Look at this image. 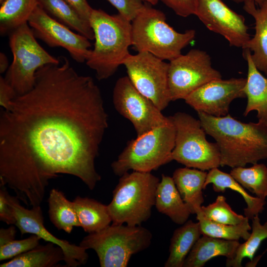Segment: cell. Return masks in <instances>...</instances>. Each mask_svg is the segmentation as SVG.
Segmentation results:
<instances>
[{"label": "cell", "mask_w": 267, "mask_h": 267, "mask_svg": "<svg viewBox=\"0 0 267 267\" xmlns=\"http://www.w3.org/2000/svg\"><path fill=\"white\" fill-rule=\"evenodd\" d=\"M194 15L209 30L223 37L230 46L243 49L251 38L244 17L222 0H197Z\"/></svg>", "instance_id": "obj_14"}, {"label": "cell", "mask_w": 267, "mask_h": 267, "mask_svg": "<svg viewBox=\"0 0 267 267\" xmlns=\"http://www.w3.org/2000/svg\"><path fill=\"white\" fill-rule=\"evenodd\" d=\"M41 238L32 234L21 240H13L0 246V261L12 259L32 250L40 244Z\"/></svg>", "instance_id": "obj_33"}, {"label": "cell", "mask_w": 267, "mask_h": 267, "mask_svg": "<svg viewBox=\"0 0 267 267\" xmlns=\"http://www.w3.org/2000/svg\"><path fill=\"white\" fill-rule=\"evenodd\" d=\"M155 206L159 213L166 215L174 222L179 225L186 222L191 214L173 178L163 174L156 189Z\"/></svg>", "instance_id": "obj_19"}, {"label": "cell", "mask_w": 267, "mask_h": 267, "mask_svg": "<svg viewBox=\"0 0 267 267\" xmlns=\"http://www.w3.org/2000/svg\"><path fill=\"white\" fill-rule=\"evenodd\" d=\"M85 21L89 23L93 10L87 0H65Z\"/></svg>", "instance_id": "obj_38"}, {"label": "cell", "mask_w": 267, "mask_h": 267, "mask_svg": "<svg viewBox=\"0 0 267 267\" xmlns=\"http://www.w3.org/2000/svg\"><path fill=\"white\" fill-rule=\"evenodd\" d=\"M196 219L199 223L202 235L230 240H246L250 235L251 226L247 218L237 224H226L211 221L203 215L201 207L196 213Z\"/></svg>", "instance_id": "obj_29"}, {"label": "cell", "mask_w": 267, "mask_h": 267, "mask_svg": "<svg viewBox=\"0 0 267 267\" xmlns=\"http://www.w3.org/2000/svg\"><path fill=\"white\" fill-rule=\"evenodd\" d=\"M181 17H186L195 14L197 0H158Z\"/></svg>", "instance_id": "obj_35"}, {"label": "cell", "mask_w": 267, "mask_h": 267, "mask_svg": "<svg viewBox=\"0 0 267 267\" xmlns=\"http://www.w3.org/2000/svg\"><path fill=\"white\" fill-rule=\"evenodd\" d=\"M252 220L250 236L244 243L239 244L232 258L226 259V267H241L242 260L246 258L252 262L262 242L267 238V222L262 224L259 215L254 216Z\"/></svg>", "instance_id": "obj_31"}, {"label": "cell", "mask_w": 267, "mask_h": 267, "mask_svg": "<svg viewBox=\"0 0 267 267\" xmlns=\"http://www.w3.org/2000/svg\"><path fill=\"white\" fill-rule=\"evenodd\" d=\"M118 11V13L132 22L144 5L142 0H106Z\"/></svg>", "instance_id": "obj_34"}, {"label": "cell", "mask_w": 267, "mask_h": 267, "mask_svg": "<svg viewBox=\"0 0 267 267\" xmlns=\"http://www.w3.org/2000/svg\"><path fill=\"white\" fill-rule=\"evenodd\" d=\"M235 2H244L247 1H254L256 3L260 4L264 1H267V0H231Z\"/></svg>", "instance_id": "obj_41"}, {"label": "cell", "mask_w": 267, "mask_h": 267, "mask_svg": "<svg viewBox=\"0 0 267 267\" xmlns=\"http://www.w3.org/2000/svg\"><path fill=\"white\" fill-rule=\"evenodd\" d=\"M145 0V1L152 5L156 4L159 1L158 0Z\"/></svg>", "instance_id": "obj_42"}, {"label": "cell", "mask_w": 267, "mask_h": 267, "mask_svg": "<svg viewBox=\"0 0 267 267\" xmlns=\"http://www.w3.org/2000/svg\"><path fill=\"white\" fill-rule=\"evenodd\" d=\"M207 173L186 167L178 168L173 173L176 186L191 214H196L204 202L202 190Z\"/></svg>", "instance_id": "obj_21"}, {"label": "cell", "mask_w": 267, "mask_h": 267, "mask_svg": "<svg viewBox=\"0 0 267 267\" xmlns=\"http://www.w3.org/2000/svg\"><path fill=\"white\" fill-rule=\"evenodd\" d=\"M113 103L116 110L131 122L139 136L155 128L170 122L169 117L134 86L128 76L119 78L113 90Z\"/></svg>", "instance_id": "obj_12"}, {"label": "cell", "mask_w": 267, "mask_h": 267, "mask_svg": "<svg viewBox=\"0 0 267 267\" xmlns=\"http://www.w3.org/2000/svg\"><path fill=\"white\" fill-rule=\"evenodd\" d=\"M94 45L86 62L99 80L113 76L130 54L132 24L119 13L110 15L93 9L90 19Z\"/></svg>", "instance_id": "obj_3"}, {"label": "cell", "mask_w": 267, "mask_h": 267, "mask_svg": "<svg viewBox=\"0 0 267 267\" xmlns=\"http://www.w3.org/2000/svg\"><path fill=\"white\" fill-rule=\"evenodd\" d=\"M246 81L244 78L213 80L192 92L184 100L197 112L215 117L225 116L233 100L246 97L243 90Z\"/></svg>", "instance_id": "obj_15"}, {"label": "cell", "mask_w": 267, "mask_h": 267, "mask_svg": "<svg viewBox=\"0 0 267 267\" xmlns=\"http://www.w3.org/2000/svg\"><path fill=\"white\" fill-rule=\"evenodd\" d=\"M231 176L245 189L255 194L257 197L266 200L267 197V166L256 163L246 168H233Z\"/></svg>", "instance_id": "obj_30"}, {"label": "cell", "mask_w": 267, "mask_h": 267, "mask_svg": "<svg viewBox=\"0 0 267 267\" xmlns=\"http://www.w3.org/2000/svg\"><path fill=\"white\" fill-rule=\"evenodd\" d=\"M9 44L13 60L4 78L17 95L33 89L39 68L60 63L58 58L50 55L39 44L28 23L9 34Z\"/></svg>", "instance_id": "obj_8"}, {"label": "cell", "mask_w": 267, "mask_h": 267, "mask_svg": "<svg viewBox=\"0 0 267 267\" xmlns=\"http://www.w3.org/2000/svg\"><path fill=\"white\" fill-rule=\"evenodd\" d=\"M152 234L140 225L112 224L89 233L79 245L96 253L101 267H126L133 255L148 248Z\"/></svg>", "instance_id": "obj_7"}, {"label": "cell", "mask_w": 267, "mask_h": 267, "mask_svg": "<svg viewBox=\"0 0 267 267\" xmlns=\"http://www.w3.org/2000/svg\"><path fill=\"white\" fill-rule=\"evenodd\" d=\"M8 200L14 211L15 225L22 235L26 233L34 234L46 242L59 246L64 254L66 267H77L87 263L89 256L86 249L56 237L45 228L40 206L33 207L31 209L26 208L21 206L16 196L10 194Z\"/></svg>", "instance_id": "obj_16"}, {"label": "cell", "mask_w": 267, "mask_h": 267, "mask_svg": "<svg viewBox=\"0 0 267 267\" xmlns=\"http://www.w3.org/2000/svg\"><path fill=\"white\" fill-rule=\"evenodd\" d=\"M16 233L15 227L13 225L6 228H1L0 229V246L14 240Z\"/></svg>", "instance_id": "obj_39"}, {"label": "cell", "mask_w": 267, "mask_h": 267, "mask_svg": "<svg viewBox=\"0 0 267 267\" xmlns=\"http://www.w3.org/2000/svg\"><path fill=\"white\" fill-rule=\"evenodd\" d=\"M168 85L172 101L184 99L205 84L222 79L221 73L212 66L208 53L191 49L169 63Z\"/></svg>", "instance_id": "obj_11"}, {"label": "cell", "mask_w": 267, "mask_h": 267, "mask_svg": "<svg viewBox=\"0 0 267 267\" xmlns=\"http://www.w3.org/2000/svg\"><path fill=\"white\" fill-rule=\"evenodd\" d=\"M100 90L68 59L39 68L28 92L0 115V184L26 206H40L49 181L68 174L93 190L95 161L108 128Z\"/></svg>", "instance_id": "obj_1"}, {"label": "cell", "mask_w": 267, "mask_h": 267, "mask_svg": "<svg viewBox=\"0 0 267 267\" xmlns=\"http://www.w3.org/2000/svg\"><path fill=\"white\" fill-rule=\"evenodd\" d=\"M175 136L176 130L171 120L166 125L137 136L128 142L112 163L114 174L121 177L130 170L151 172L170 163L173 161Z\"/></svg>", "instance_id": "obj_6"}, {"label": "cell", "mask_w": 267, "mask_h": 267, "mask_svg": "<svg viewBox=\"0 0 267 267\" xmlns=\"http://www.w3.org/2000/svg\"><path fill=\"white\" fill-rule=\"evenodd\" d=\"M17 96L16 92L1 76L0 77V105L2 109L8 108L11 101Z\"/></svg>", "instance_id": "obj_37"}, {"label": "cell", "mask_w": 267, "mask_h": 267, "mask_svg": "<svg viewBox=\"0 0 267 267\" xmlns=\"http://www.w3.org/2000/svg\"><path fill=\"white\" fill-rule=\"evenodd\" d=\"M4 0H0V3H1Z\"/></svg>", "instance_id": "obj_43"}, {"label": "cell", "mask_w": 267, "mask_h": 267, "mask_svg": "<svg viewBox=\"0 0 267 267\" xmlns=\"http://www.w3.org/2000/svg\"><path fill=\"white\" fill-rule=\"evenodd\" d=\"M8 60L6 55L3 52L0 53V73L6 72L9 67Z\"/></svg>", "instance_id": "obj_40"}, {"label": "cell", "mask_w": 267, "mask_h": 267, "mask_svg": "<svg viewBox=\"0 0 267 267\" xmlns=\"http://www.w3.org/2000/svg\"><path fill=\"white\" fill-rule=\"evenodd\" d=\"M80 227L89 233L99 231L112 222L107 205L93 199L77 196L73 200Z\"/></svg>", "instance_id": "obj_24"}, {"label": "cell", "mask_w": 267, "mask_h": 267, "mask_svg": "<svg viewBox=\"0 0 267 267\" xmlns=\"http://www.w3.org/2000/svg\"><path fill=\"white\" fill-rule=\"evenodd\" d=\"M160 179L151 172L133 171L120 177L107 205L113 224L140 225L155 206Z\"/></svg>", "instance_id": "obj_5"}, {"label": "cell", "mask_w": 267, "mask_h": 267, "mask_svg": "<svg viewBox=\"0 0 267 267\" xmlns=\"http://www.w3.org/2000/svg\"><path fill=\"white\" fill-rule=\"evenodd\" d=\"M197 112L206 134L219 147L221 166L245 167L267 159V124L243 123L229 114L215 117Z\"/></svg>", "instance_id": "obj_2"}, {"label": "cell", "mask_w": 267, "mask_h": 267, "mask_svg": "<svg viewBox=\"0 0 267 267\" xmlns=\"http://www.w3.org/2000/svg\"><path fill=\"white\" fill-rule=\"evenodd\" d=\"M28 23L36 38L50 47H61L79 63L86 62L91 49L88 38L48 14L39 4L30 16Z\"/></svg>", "instance_id": "obj_13"}, {"label": "cell", "mask_w": 267, "mask_h": 267, "mask_svg": "<svg viewBox=\"0 0 267 267\" xmlns=\"http://www.w3.org/2000/svg\"><path fill=\"white\" fill-rule=\"evenodd\" d=\"M48 203L49 219L58 229L70 233L74 227L80 226L74 202L68 200L63 192L52 189Z\"/></svg>", "instance_id": "obj_27"}, {"label": "cell", "mask_w": 267, "mask_h": 267, "mask_svg": "<svg viewBox=\"0 0 267 267\" xmlns=\"http://www.w3.org/2000/svg\"><path fill=\"white\" fill-rule=\"evenodd\" d=\"M131 24L132 45L137 52H147L163 60L180 55L196 35L193 29L176 31L166 22L162 11L146 5Z\"/></svg>", "instance_id": "obj_4"}, {"label": "cell", "mask_w": 267, "mask_h": 267, "mask_svg": "<svg viewBox=\"0 0 267 267\" xmlns=\"http://www.w3.org/2000/svg\"><path fill=\"white\" fill-rule=\"evenodd\" d=\"M63 250L58 246L48 242L19 255L0 265V267H54L64 261Z\"/></svg>", "instance_id": "obj_25"}, {"label": "cell", "mask_w": 267, "mask_h": 267, "mask_svg": "<svg viewBox=\"0 0 267 267\" xmlns=\"http://www.w3.org/2000/svg\"><path fill=\"white\" fill-rule=\"evenodd\" d=\"M210 183L213 184V190L217 192H223L226 188L238 192L246 203L247 207L244 209V214L249 219H252L264 210L266 200L250 195L230 174L221 171L218 168H213L207 173L204 190Z\"/></svg>", "instance_id": "obj_22"}, {"label": "cell", "mask_w": 267, "mask_h": 267, "mask_svg": "<svg viewBox=\"0 0 267 267\" xmlns=\"http://www.w3.org/2000/svg\"><path fill=\"white\" fill-rule=\"evenodd\" d=\"M243 50V56L248 65L247 77L243 89L247 103L243 115L246 116L251 111H256L258 122L267 124V78L256 67L250 50Z\"/></svg>", "instance_id": "obj_17"}, {"label": "cell", "mask_w": 267, "mask_h": 267, "mask_svg": "<svg viewBox=\"0 0 267 267\" xmlns=\"http://www.w3.org/2000/svg\"><path fill=\"white\" fill-rule=\"evenodd\" d=\"M202 235L199 223L188 220L174 232L171 239L169 255L165 267H183L186 258Z\"/></svg>", "instance_id": "obj_23"}, {"label": "cell", "mask_w": 267, "mask_h": 267, "mask_svg": "<svg viewBox=\"0 0 267 267\" xmlns=\"http://www.w3.org/2000/svg\"><path fill=\"white\" fill-rule=\"evenodd\" d=\"M36 0H4L0 8V33L3 35L28 23L35 8Z\"/></svg>", "instance_id": "obj_28"}, {"label": "cell", "mask_w": 267, "mask_h": 267, "mask_svg": "<svg viewBox=\"0 0 267 267\" xmlns=\"http://www.w3.org/2000/svg\"><path fill=\"white\" fill-rule=\"evenodd\" d=\"M257 7L254 1L244 2L243 9L255 21V33L243 49L251 52V57L258 69L267 75V1Z\"/></svg>", "instance_id": "obj_18"}, {"label": "cell", "mask_w": 267, "mask_h": 267, "mask_svg": "<svg viewBox=\"0 0 267 267\" xmlns=\"http://www.w3.org/2000/svg\"><path fill=\"white\" fill-rule=\"evenodd\" d=\"M135 88L161 111L172 101L168 85L169 63L147 52L130 54L124 60Z\"/></svg>", "instance_id": "obj_10"}, {"label": "cell", "mask_w": 267, "mask_h": 267, "mask_svg": "<svg viewBox=\"0 0 267 267\" xmlns=\"http://www.w3.org/2000/svg\"><path fill=\"white\" fill-rule=\"evenodd\" d=\"M201 211L209 220L226 224H237L247 218L234 212L222 195L217 196L213 203L207 206H202Z\"/></svg>", "instance_id": "obj_32"}, {"label": "cell", "mask_w": 267, "mask_h": 267, "mask_svg": "<svg viewBox=\"0 0 267 267\" xmlns=\"http://www.w3.org/2000/svg\"><path fill=\"white\" fill-rule=\"evenodd\" d=\"M50 16L89 40L94 39L90 25L83 20L65 0H36Z\"/></svg>", "instance_id": "obj_26"}, {"label": "cell", "mask_w": 267, "mask_h": 267, "mask_svg": "<svg viewBox=\"0 0 267 267\" xmlns=\"http://www.w3.org/2000/svg\"><path fill=\"white\" fill-rule=\"evenodd\" d=\"M239 240H230L202 235L186 258L183 267H203L218 256L232 258L239 245Z\"/></svg>", "instance_id": "obj_20"}, {"label": "cell", "mask_w": 267, "mask_h": 267, "mask_svg": "<svg viewBox=\"0 0 267 267\" xmlns=\"http://www.w3.org/2000/svg\"><path fill=\"white\" fill-rule=\"evenodd\" d=\"M8 195L5 186L0 184V220L7 224L13 225L15 224L16 218Z\"/></svg>", "instance_id": "obj_36"}, {"label": "cell", "mask_w": 267, "mask_h": 267, "mask_svg": "<svg viewBox=\"0 0 267 267\" xmlns=\"http://www.w3.org/2000/svg\"><path fill=\"white\" fill-rule=\"evenodd\" d=\"M176 130L172 159L186 167L202 171L221 166L217 144L208 141L199 119L181 112L170 116Z\"/></svg>", "instance_id": "obj_9"}]
</instances>
